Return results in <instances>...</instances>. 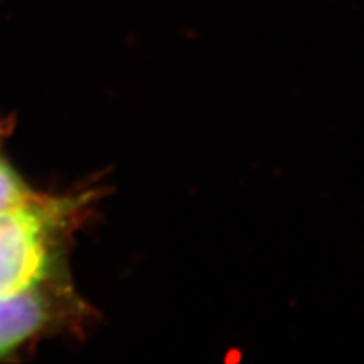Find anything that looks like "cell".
<instances>
[{
    "label": "cell",
    "mask_w": 364,
    "mask_h": 364,
    "mask_svg": "<svg viewBox=\"0 0 364 364\" xmlns=\"http://www.w3.org/2000/svg\"><path fill=\"white\" fill-rule=\"evenodd\" d=\"M73 213L70 201H43L36 196L0 213V294L48 279L58 230Z\"/></svg>",
    "instance_id": "obj_1"
},
{
    "label": "cell",
    "mask_w": 364,
    "mask_h": 364,
    "mask_svg": "<svg viewBox=\"0 0 364 364\" xmlns=\"http://www.w3.org/2000/svg\"><path fill=\"white\" fill-rule=\"evenodd\" d=\"M46 282L0 294V354L19 348L53 322L54 304Z\"/></svg>",
    "instance_id": "obj_2"
},
{
    "label": "cell",
    "mask_w": 364,
    "mask_h": 364,
    "mask_svg": "<svg viewBox=\"0 0 364 364\" xmlns=\"http://www.w3.org/2000/svg\"><path fill=\"white\" fill-rule=\"evenodd\" d=\"M31 198L33 194L27 191L21 177L12 171L9 164L0 161V213L19 206Z\"/></svg>",
    "instance_id": "obj_3"
}]
</instances>
